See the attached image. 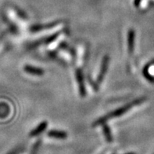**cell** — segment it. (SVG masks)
<instances>
[{"label": "cell", "mask_w": 154, "mask_h": 154, "mask_svg": "<svg viewBox=\"0 0 154 154\" xmlns=\"http://www.w3.org/2000/svg\"><path fill=\"white\" fill-rule=\"evenodd\" d=\"M146 100V98H138V99L133 101V102H131V103H128V105L123 106V107H121L119 108V109H116V110H114V111L112 112V113H108V114H106V115L100 118V119L97 120L93 123L92 126H93V127H96V126H98V125L103 124V123H105L106 122L107 120H109L113 119V118H115V117L120 116L123 115V114H125V113H127L129 109H131V108H133L134 106H135V105H140V104H142L143 102H144Z\"/></svg>", "instance_id": "1"}, {"label": "cell", "mask_w": 154, "mask_h": 154, "mask_svg": "<svg viewBox=\"0 0 154 154\" xmlns=\"http://www.w3.org/2000/svg\"><path fill=\"white\" fill-rule=\"evenodd\" d=\"M109 61V57L108 55H106V56L103 57V61H102L101 68H100V73H99V76H98L97 77V84H100L103 82L104 76H106V72H107Z\"/></svg>", "instance_id": "2"}, {"label": "cell", "mask_w": 154, "mask_h": 154, "mask_svg": "<svg viewBox=\"0 0 154 154\" xmlns=\"http://www.w3.org/2000/svg\"><path fill=\"white\" fill-rule=\"evenodd\" d=\"M76 79L77 82L78 84V87H79V92L82 97H85L86 95V90L85 87L84 78H83V74L81 69H77L76 71Z\"/></svg>", "instance_id": "3"}, {"label": "cell", "mask_w": 154, "mask_h": 154, "mask_svg": "<svg viewBox=\"0 0 154 154\" xmlns=\"http://www.w3.org/2000/svg\"><path fill=\"white\" fill-rule=\"evenodd\" d=\"M59 23H60V21L52 22V23L45 24V25H32L30 28V31H32V32H38V31H43V30L50 29V28L56 27Z\"/></svg>", "instance_id": "4"}, {"label": "cell", "mask_w": 154, "mask_h": 154, "mask_svg": "<svg viewBox=\"0 0 154 154\" xmlns=\"http://www.w3.org/2000/svg\"><path fill=\"white\" fill-rule=\"evenodd\" d=\"M60 34V31H58V32H57V33H55V34H53V35L49 36V37H46V38H44V39H40V40H38V41H36V42H35V43H31V45L29 46V47H31V48H35V47H38V46H39V45H42V44H49V43H52V42L54 41L55 39L58 37Z\"/></svg>", "instance_id": "5"}, {"label": "cell", "mask_w": 154, "mask_h": 154, "mask_svg": "<svg viewBox=\"0 0 154 154\" xmlns=\"http://www.w3.org/2000/svg\"><path fill=\"white\" fill-rule=\"evenodd\" d=\"M47 125H48V123L46 121H43V122H41L39 123V125L37 127H35L34 130L31 131L29 133V136L30 137H35L37 135H40L41 133H42L43 131H45L47 127Z\"/></svg>", "instance_id": "6"}, {"label": "cell", "mask_w": 154, "mask_h": 154, "mask_svg": "<svg viewBox=\"0 0 154 154\" xmlns=\"http://www.w3.org/2000/svg\"><path fill=\"white\" fill-rule=\"evenodd\" d=\"M23 69L28 74L34 75V76H42L44 74V70L43 69L31 66V65H25Z\"/></svg>", "instance_id": "7"}, {"label": "cell", "mask_w": 154, "mask_h": 154, "mask_svg": "<svg viewBox=\"0 0 154 154\" xmlns=\"http://www.w3.org/2000/svg\"><path fill=\"white\" fill-rule=\"evenodd\" d=\"M47 135L49 138H53V139H65L67 138V134L65 131H57V130H51L48 132Z\"/></svg>", "instance_id": "8"}, {"label": "cell", "mask_w": 154, "mask_h": 154, "mask_svg": "<svg viewBox=\"0 0 154 154\" xmlns=\"http://www.w3.org/2000/svg\"><path fill=\"white\" fill-rule=\"evenodd\" d=\"M134 40H135V31L131 28L128 33V47L129 53H132L134 50Z\"/></svg>", "instance_id": "9"}, {"label": "cell", "mask_w": 154, "mask_h": 154, "mask_svg": "<svg viewBox=\"0 0 154 154\" xmlns=\"http://www.w3.org/2000/svg\"><path fill=\"white\" fill-rule=\"evenodd\" d=\"M103 131L104 135H105V138L106 139L108 143H112L113 142V137H112V134L111 131L109 130V127H108L107 125L103 123Z\"/></svg>", "instance_id": "10"}, {"label": "cell", "mask_w": 154, "mask_h": 154, "mask_svg": "<svg viewBox=\"0 0 154 154\" xmlns=\"http://www.w3.org/2000/svg\"><path fill=\"white\" fill-rule=\"evenodd\" d=\"M40 145H41V140L40 139H38V140L35 143V144L34 145L33 148H32V149H31V154H36L37 153L38 150V148L40 147Z\"/></svg>", "instance_id": "11"}, {"label": "cell", "mask_w": 154, "mask_h": 154, "mask_svg": "<svg viewBox=\"0 0 154 154\" xmlns=\"http://www.w3.org/2000/svg\"><path fill=\"white\" fill-rule=\"evenodd\" d=\"M16 12H17L18 15L20 16V18H23V19H27V15H26V14L24 12L21 11V10H20V9H18V8L17 9L16 8Z\"/></svg>", "instance_id": "12"}, {"label": "cell", "mask_w": 154, "mask_h": 154, "mask_svg": "<svg viewBox=\"0 0 154 154\" xmlns=\"http://www.w3.org/2000/svg\"><path fill=\"white\" fill-rule=\"evenodd\" d=\"M4 35H5V33H2V34H1V35H0V41H1L2 38L4 37Z\"/></svg>", "instance_id": "13"}, {"label": "cell", "mask_w": 154, "mask_h": 154, "mask_svg": "<svg viewBox=\"0 0 154 154\" xmlns=\"http://www.w3.org/2000/svg\"><path fill=\"white\" fill-rule=\"evenodd\" d=\"M126 154H135V153H134V152H128V153H126Z\"/></svg>", "instance_id": "14"}]
</instances>
